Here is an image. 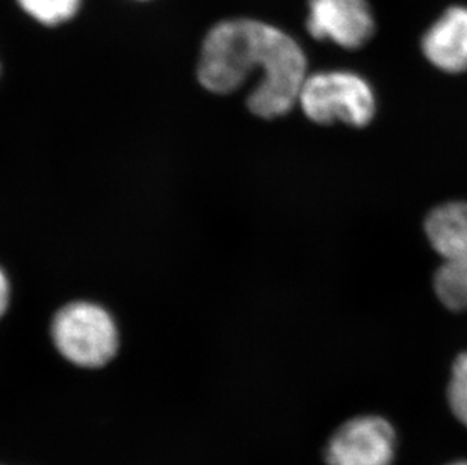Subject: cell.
Here are the masks:
<instances>
[{
	"label": "cell",
	"instance_id": "cell-12",
	"mask_svg": "<svg viewBox=\"0 0 467 465\" xmlns=\"http://www.w3.org/2000/svg\"><path fill=\"white\" fill-rule=\"evenodd\" d=\"M451 465H467V462L462 461V462H454V464Z\"/></svg>",
	"mask_w": 467,
	"mask_h": 465
},
{
	"label": "cell",
	"instance_id": "cell-6",
	"mask_svg": "<svg viewBox=\"0 0 467 465\" xmlns=\"http://www.w3.org/2000/svg\"><path fill=\"white\" fill-rule=\"evenodd\" d=\"M422 52L441 71L451 75L467 71V6H451L428 27Z\"/></svg>",
	"mask_w": 467,
	"mask_h": 465
},
{
	"label": "cell",
	"instance_id": "cell-4",
	"mask_svg": "<svg viewBox=\"0 0 467 465\" xmlns=\"http://www.w3.org/2000/svg\"><path fill=\"white\" fill-rule=\"evenodd\" d=\"M397 434L379 416H358L345 421L326 448L328 465H392Z\"/></svg>",
	"mask_w": 467,
	"mask_h": 465
},
{
	"label": "cell",
	"instance_id": "cell-9",
	"mask_svg": "<svg viewBox=\"0 0 467 465\" xmlns=\"http://www.w3.org/2000/svg\"><path fill=\"white\" fill-rule=\"evenodd\" d=\"M17 4L43 26H59L79 13L82 0H17Z\"/></svg>",
	"mask_w": 467,
	"mask_h": 465
},
{
	"label": "cell",
	"instance_id": "cell-1",
	"mask_svg": "<svg viewBox=\"0 0 467 465\" xmlns=\"http://www.w3.org/2000/svg\"><path fill=\"white\" fill-rule=\"evenodd\" d=\"M260 79L247 98L260 119H278L300 100L307 79L305 50L289 34L253 18L216 23L200 50L197 79L209 93H234L252 75Z\"/></svg>",
	"mask_w": 467,
	"mask_h": 465
},
{
	"label": "cell",
	"instance_id": "cell-2",
	"mask_svg": "<svg viewBox=\"0 0 467 465\" xmlns=\"http://www.w3.org/2000/svg\"><path fill=\"white\" fill-rule=\"evenodd\" d=\"M50 334L57 352L79 367H102L119 351V326L98 304H67L53 317Z\"/></svg>",
	"mask_w": 467,
	"mask_h": 465
},
{
	"label": "cell",
	"instance_id": "cell-5",
	"mask_svg": "<svg viewBox=\"0 0 467 465\" xmlns=\"http://www.w3.org/2000/svg\"><path fill=\"white\" fill-rule=\"evenodd\" d=\"M307 31L317 40L354 50L374 36V13L368 0H310Z\"/></svg>",
	"mask_w": 467,
	"mask_h": 465
},
{
	"label": "cell",
	"instance_id": "cell-8",
	"mask_svg": "<svg viewBox=\"0 0 467 465\" xmlns=\"http://www.w3.org/2000/svg\"><path fill=\"white\" fill-rule=\"evenodd\" d=\"M441 304L454 312L467 310V259L445 260L434 277Z\"/></svg>",
	"mask_w": 467,
	"mask_h": 465
},
{
	"label": "cell",
	"instance_id": "cell-3",
	"mask_svg": "<svg viewBox=\"0 0 467 465\" xmlns=\"http://www.w3.org/2000/svg\"><path fill=\"white\" fill-rule=\"evenodd\" d=\"M301 109L317 124L336 121L365 128L375 115L374 89L353 71H317L307 76L300 94Z\"/></svg>",
	"mask_w": 467,
	"mask_h": 465
},
{
	"label": "cell",
	"instance_id": "cell-11",
	"mask_svg": "<svg viewBox=\"0 0 467 465\" xmlns=\"http://www.w3.org/2000/svg\"><path fill=\"white\" fill-rule=\"evenodd\" d=\"M9 298H11V287H9L8 277L0 269V317L4 316L8 310Z\"/></svg>",
	"mask_w": 467,
	"mask_h": 465
},
{
	"label": "cell",
	"instance_id": "cell-10",
	"mask_svg": "<svg viewBox=\"0 0 467 465\" xmlns=\"http://www.w3.org/2000/svg\"><path fill=\"white\" fill-rule=\"evenodd\" d=\"M448 400L452 414L467 428V352L457 356L452 366L448 386Z\"/></svg>",
	"mask_w": 467,
	"mask_h": 465
},
{
	"label": "cell",
	"instance_id": "cell-7",
	"mask_svg": "<svg viewBox=\"0 0 467 465\" xmlns=\"http://www.w3.org/2000/svg\"><path fill=\"white\" fill-rule=\"evenodd\" d=\"M428 241L445 260L467 259V202H448L428 215Z\"/></svg>",
	"mask_w": 467,
	"mask_h": 465
}]
</instances>
